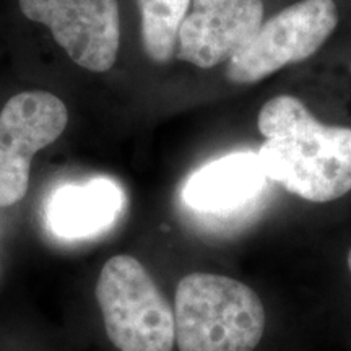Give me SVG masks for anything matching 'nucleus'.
Returning <instances> with one entry per match:
<instances>
[{
	"mask_svg": "<svg viewBox=\"0 0 351 351\" xmlns=\"http://www.w3.org/2000/svg\"><path fill=\"white\" fill-rule=\"evenodd\" d=\"M257 156L267 179L291 195L328 204L351 192V129L322 124L306 103L276 95L261 108Z\"/></svg>",
	"mask_w": 351,
	"mask_h": 351,
	"instance_id": "nucleus-1",
	"label": "nucleus"
},
{
	"mask_svg": "<svg viewBox=\"0 0 351 351\" xmlns=\"http://www.w3.org/2000/svg\"><path fill=\"white\" fill-rule=\"evenodd\" d=\"M339 21L335 0H296L263 21L256 36L226 64L228 82L251 86L304 62L330 39Z\"/></svg>",
	"mask_w": 351,
	"mask_h": 351,
	"instance_id": "nucleus-4",
	"label": "nucleus"
},
{
	"mask_svg": "<svg viewBox=\"0 0 351 351\" xmlns=\"http://www.w3.org/2000/svg\"><path fill=\"white\" fill-rule=\"evenodd\" d=\"M96 301L109 340L119 351H173L174 311L135 257L121 254L104 263Z\"/></svg>",
	"mask_w": 351,
	"mask_h": 351,
	"instance_id": "nucleus-3",
	"label": "nucleus"
},
{
	"mask_svg": "<svg viewBox=\"0 0 351 351\" xmlns=\"http://www.w3.org/2000/svg\"><path fill=\"white\" fill-rule=\"evenodd\" d=\"M348 269H350V274H351V247L348 251Z\"/></svg>",
	"mask_w": 351,
	"mask_h": 351,
	"instance_id": "nucleus-11",
	"label": "nucleus"
},
{
	"mask_svg": "<svg viewBox=\"0 0 351 351\" xmlns=\"http://www.w3.org/2000/svg\"><path fill=\"white\" fill-rule=\"evenodd\" d=\"M265 21L263 0H192L176 59L208 70L226 65Z\"/></svg>",
	"mask_w": 351,
	"mask_h": 351,
	"instance_id": "nucleus-7",
	"label": "nucleus"
},
{
	"mask_svg": "<svg viewBox=\"0 0 351 351\" xmlns=\"http://www.w3.org/2000/svg\"><path fill=\"white\" fill-rule=\"evenodd\" d=\"M179 351H254L265 330V309L251 287L215 274H191L174 296Z\"/></svg>",
	"mask_w": 351,
	"mask_h": 351,
	"instance_id": "nucleus-2",
	"label": "nucleus"
},
{
	"mask_svg": "<svg viewBox=\"0 0 351 351\" xmlns=\"http://www.w3.org/2000/svg\"><path fill=\"white\" fill-rule=\"evenodd\" d=\"M28 20L46 25L67 56L90 72L116 64L121 44L117 0H19Z\"/></svg>",
	"mask_w": 351,
	"mask_h": 351,
	"instance_id": "nucleus-6",
	"label": "nucleus"
},
{
	"mask_svg": "<svg viewBox=\"0 0 351 351\" xmlns=\"http://www.w3.org/2000/svg\"><path fill=\"white\" fill-rule=\"evenodd\" d=\"M69 122L65 103L47 91H23L0 112V208L23 199L33 156L54 143Z\"/></svg>",
	"mask_w": 351,
	"mask_h": 351,
	"instance_id": "nucleus-5",
	"label": "nucleus"
},
{
	"mask_svg": "<svg viewBox=\"0 0 351 351\" xmlns=\"http://www.w3.org/2000/svg\"><path fill=\"white\" fill-rule=\"evenodd\" d=\"M265 181L257 153H232L192 174L182 199L197 212L231 213L252 200Z\"/></svg>",
	"mask_w": 351,
	"mask_h": 351,
	"instance_id": "nucleus-9",
	"label": "nucleus"
},
{
	"mask_svg": "<svg viewBox=\"0 0 351 351\" xmlns=\"http://www.w3.org/2000/svg\"><path fill=\"white\" fill-rule=\"evenodd\" d=\"M192 0H137L142 43L152 62L165 65L176 57L179 29Z\"/></svg>",
	"mask_w": 351,
	"mask_h": 351,
	"instance_id": "nucleus-10",
	"label": "nucleus"
},
{
	"mask_svg": "<svg viewBox=\"0 0 351 351\" xmlns=\"http://www.w3.org/2000/svg\"><path fill=\"white\" fill-rule=\"evenodd\" d=\"M124 202V192L111 179L67 184L51 197L47 226L62 239H88L116 223Z\"/></svg>",
	"mask_w": 351,
	"mask_h": 351,
	"instance_id": "nucleus-8",
	"label": "nucleus"
}]
</instances>
